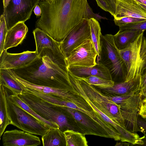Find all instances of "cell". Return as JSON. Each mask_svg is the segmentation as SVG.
<instances>
[{
	"mask_svg": "<svg viewBox=\"0 0 146 146\" xmlns=\"http://www.w3.org/2000/svg\"><path fill=\"white\" fill-rule=\"evenodd\" d=\"M33 11L34 14L37 17L41 16V10L40 7L38 4L36 5Z\"/></svg>",
	"mask_w": 146,
	"mask_h": 146,
	"instance_id": "38",
	"label": "cell"
},
{
	"mask_svg": "<svg viewBox=\"0 0 146 146\" xmlns=\"http://www.w3.org/2000/svg\"><path fill=\"white\" fill-rule=\"evenodd\" d=\"M8 70L15 79L26 87L43 93L57 97L65 101L72 102L86 111L94 112L91 107L76 90L74 91L67 89L56 88L35 85L23 80Z\"/></svg>",
	"mask_w": 146,
	"mask_h": 146,
	"instance_id": "8",
	"label": "cell"
},
{
	"mask_svg": "<svg viewBox=\"0 0 146 146\" xmlns=\"http://www.w3.org/2000/svg\"><path fill=\"white\" fill-rule=\"evenodd\" d=\"M98 6L113 16L115 10V0H95Z\"/></svg>",
	"mask_w": 146,
	"mask_h": 146,
	"instance_id": "31",
	"label": "cell"
},
{
	"mask_svg": "<svg viewBox=\"0 0 146 146\" xmlns=\"http://www.w3.org/2000/svg\"><path fill=\"white\" fill-rule=\"evenodd\" d=\"M142 47L146 54V38L144 37L142 45Z\"/></svg>",
	"mask_w": 146,
	"mask_h": 146,
	"instance_id": "40",
	"label": "cell"
},
{
	"mask_svg": "<svg viewBox=\"0 0 146 146\" xmlns=\"http://www.w3.org/2000/svg\"><path fill=\"white\" fill-rule=\"evenodd\" d=\"M41 139L44 146H66L64 132L59 128H49Z\"/></svg>",
	"mask_w": 146,
	"mask_h": 146,
	"instance_id": "22",
	"label": "cell"
},
{
	"mask_svg": "<svg viewBox=\"0 0 146 146\" xmlns=\"http://www.w3.org/2000/svg\"><path fill=\"white\" fill-rule=\"evenodd\" d=\"M87 0H41L40 17L36 27L61 42L68 32L84 17Z\"/></svg>",
	"mask_w": 146,
	"mask_h": 146,
	"instance_id": "1",
	"label": "cell"
},
{
	"mask_svg": "<svg viewBox=\"0 0 146 146\" xmlns=\"http://www.w3.org/2000/svg\"><path fill=\"white\" fill-rule=\"evenodd\" d=\"M130 144L128 142L121 141L120 142H117L115 146H129Z\"/></svg>",
	"mask_w": 146,
	"mask_h": 146,
	"instance_id": "39",
	"label": "cell"
},
{
	"mask_svg": "<svg viewBox=\"0 0 146 146\" xmlns=\"http://www.w3.org/2000/svg\"><path fill=\"white\" fill-rule=\"evenodd\" d=\"M84 18H86L88 19L94 18L100 21H101V19H107L105 17H102L99 15L98 14L94 13L93 12L92 9L89 6L88 2L86 4V9Z\"/></svg>",
	"mask_w": 146,
	"mask_h": 146,
	"instance_id": "35",
	"label": "cell"
},
{
	"mask_svg": "<svg viewBox=\"0 0 146 146\" xmlns=\"http://www.w3.org/2000/svg\"><path fill=\"white\" fill-rule=\"evenodd\" d=\"M119 27V31H145L146 30V20L128 23Z\"/></svg>",
	"mask_w": 146,
	"mask_h": 146,
	"instance_id": "33",
	"label": "cell"
},
{
	"mask_svg": "<svg viewBox=\"0 0 146 146\" xmlns=\"http://www.w3.org/2000/svg\"><path fill=\"white\" fill-rule=\"evenodd\" d=\"M67 69L68 72L77 78L93 76L108 80H112L109 70L100 63L89 67L69 66L67 67Z\"/></svg>",
	"mask_w": 146,
	"mask_h": 146,
	"instance_id": "20",
	"label": "cell"
},
{
	"mask_svg": "<svg viewBox=\"0 0 146 146\" xmlns=\"http://www.w3.org/2000/svg\"><path fill=\"white\" fill-rule=\"evenodd\" d=\"M9 97L15 105L25 110L46 126L49 128H59V126L57 123L46 120L38 114L30 107L23 102L18 95L12 94L9 95Z\"/></svg>",
	"mask_w": 146,
	"mask_h": 146,
	"instance_id": "26",
	"label": "cell"
},
{
	"mask_svg": "<svg viewBox=\"0 0 146 146\" xmlns=\"http://www.w3.org/2000/svg\"></svg>",
	"mask_w": 146,
	"mask_h": 146,
	"instance_id": "47",
	"label": "cell"
},
{
	"mask_svg": "<svg viewBox=\"0 0 146 146\" xmlns=\"http://www.w3.org/2000/svg\"><path fill=\"white\" fill-rule=\"evenodd\" d=\"M139 114L143 120L146 121V97H143L142 99Z\"/></svg>",
	"mask_w": 146,
	"mask_h": 146,
	"instance_id": "36",
	"label": "cell"
},
{
	"mask_svg": "<svg viewBox=\"0 0 146 146\" xmlns=\"http://www.w3.org/2000/svg\"><path fill=\"white\" fill-rule=\"evenodd\" d=\"M0 54L4 50V45L8 29L5 17L3 13L0 17Z\"/></svg>",
	"mask_w": 146,
	"mask_h": 146,
	"instance_id": "32",
	"label": "cell"
},
{
	"mask_svg": "<svg viewBox=\"0 0 146 146\" xmlns=\"http://www.w3.org/2000/svg\"><path fill=\"white\" fill-rule=\"evenodd\" d=\"M79 78L82 79L88 84L95 86L110 87L113 86L114 84L112 80L105 79L96 76H91Z\"/></svg>",
	"mask_w": 146,
	"mask_h": 146,
	"instance_id": "29",
	"label": "cell"
},
{
	"mask_svg": "<svg viewBox=\"0 0 146 146\" xmlns=\"http://www.w3.org/2000/svg\"><path fill=\"white\" fill-rule=\"evenodd\" d=\"M97 63H100L109 71L114 83L125 80L127 74L126 65L114 43L113 35L102 34L100 50Z\"/></svg>",
	"mask_w": 146,
	"mask_h": 146,
	"instance_id": "4",
	"label": "cell"
},
{
	"mask_svg": "<svg viewBox=\"0 0 146 146\" xmlns=\"http://www.w3.org/2000/svg\"><path fill=\"white\" fill-rule=\"evenodd\" d=\"M143 31H119L113 35L115 46L119 50L123 49L133 42Z\"/></svg>",
	"mask_w": 146,
	"mask_h": 146,
	"instance_id": "23",
	"label": "cell"
},
{
	"mask_svg": "<svg viewBox=\"0 0 146 146\" xmlns=\"http://www.w3.org/2000/svg\"><path fill=\"white\" fill-rule=\"evenodd\" d=\"M69 79L74 89L86 101L93 110L98 114L102 119L109 125L115 129L120 134L121 138L120 141L128 142L132 145L138 144L140 137L137 133L131 132L110 118L94 105L71 76L69 77Z\"/></svg>",
	"mask_w": 146,
	"mask_h": 146,
	"instance_id": "14",
	"label": "cell"
},
{
	"mask_svg": "<svg viewBox=\"0 0 146 146\" xmlns=\"http://www.w3.org/2000/svg\"><path fill=\"white\" fill-rule=\"evenodd\" d=\"M42 0H11L3 8L4 14L8 30L17 23L29 19L33 9Z\"/></svg>",
	"mask_w": 146,
	"mask_h": 146,
	"instance_id": "9",
	"label": "cell"
},
{
	"mask_svg": "<svg viewBox=\"0 0 146 146\" xmlns=\"http://www.w3.org/2000/svg\"><path fill=\"white\" fill-rule=\"evenodd\" d=\"M88 19L84 18L67 34L61 42L60 48L66 58L86 40L90 38Z\"/></svg>",
	"mask_w": 146,
	"mask_h": 146,
	"instance_id": "11",
	"label": "cell"
},
{
	"mask_svg": "<svg viewBox=\"0 0 146 146\" xmlns=\"http://www.w3.org/2000/svg\"><path fill=\"white\" fill-rule=\"evenodd\" d=\"M8 70L35 85L75 91L70 82L68 71L47 56H38L25 66Z\"/></svg>",
	"mask_w": 146,
	"mask_h": 146,
	"instance_id": "2",
	"label": "cell"
},
{
	"mask_svg": "<svg viewBox=\"0 0 146 146\" xmlns=\"http://www.w3.org/2000/svg\"><path fill=\"white\" fill-rule=\"evenodd\" d=\"M70 74L94 105L110 118L124 128L125 122L121 115L120 105L110 100L94 86L80 78Z\"/></svg>",
	"mask_w": 146,
	"mask_h": 146,
	"instance_id": "5",
	"label": "cell"
},
{
	"mask_svg": "<svg viewBox=\"0 0 146 146\" xmlns=\"http://www.w3.org/2000/svg\"><path fill=\"white\" fill-rule=\"evenodd\" d=\"M33 33L36 44L35 51L38 56H47L52 59L66 58L60 48L61 42L37 27Z\"/></svg>",
	"mask_w": 146,
	"mask_h": 146,
	"instance_id": "13",
	"label": "cell"
},
{
	"mask_svg": "<svg viewBox=\"0 0 146 146\" xmlns=\"http://www.w3.org/2000/svg\"><path fill=\"white\" fill-rule=\"evenodd\" d=\"M113 20L115 25L120 27L128 23L143 21L146 19L127 17L119 19H114Z\"/></svg>",
	"mask_w": 146,
	"mask_h": 146,
	"instance_id": "34",
	"label": "cell"
},
{
	"mask_svg": "<svg viewBox=\"0 0 146 146\" xmlns=\"http://www.w3.org/2000/svg\"><path fill=\"white\" fill-rule=\"evenodd\" d=\"M90 25V39L98 54L97 58L100 56V36L102 34L98 21L94 18L88 19Z\"/></svg>",
	"mask_w": 146,
	"mask_h": 146,
	"instance_id": "28",
	"label": "cell"
},
{
	"mask_svg": "<svg viewBox=\"0 0 146 146\" xmlns=\"http://www.w3.org/2000/svg\"><path fill=\"white\" fill-rule=\"evenodd\" d=\"M142 133H143L144 135L142 137H140V138L143 143V145L146 146V132H143Z\"/></svg>",
	"mask_w": 146,
	"mask_h": 146,
	"instance_id": "41",
	"label": "cell"
},
{
	"mask_svg": "<svg viewBox=\"0 0 146 146\" xmlns=\"http://www.w3.org/2000/svg\"><path fill=\"white\" fill-rule=\"evenodd\" d=\"M106 96L110 100L120 105L126 129L134 133L141 132L138 120L141 104L143 97L140 90L120 95Z\"/></svg>",
	"mask_w": 146,
	"mask_h": 146,
	"instance_id": "6",
	"label": "cell"
},
{
	"mask_svg": "<svg viewBox=\"0 0 146 146\" xmlns=\"http://www.w3.org/2000/svg\"><path fill=\"white\" fill-rule=\"evenodd\" d=\"M34 134L17 129L6 131L2 135L5 146H36L40 145V138Z\"/></svg>",
	"mask_w": 146,
	"mask_h": 146,
	"instance_id": "16",
	"label": "cell"
},
{
	"mask_svg": "<svg viewBox=\"0 0 146 146\" xmlns=\"http://www.w3.org/2000/svg\"><path fill=\"white\" fill-rule=\"evenodd\" d=\"M0 84L15 95H18L24 90L8 70L0 69Z\"/></svg>",
	"mask_w": 146,
	"mask_h": 146,
	"instance_id": "25",
	"label": "cell"
},
{
	"mask_svg": "<svg viewBox=\"0 0 146 146\" xmlns=\"http://www.w3.org/2000/svg\"><path fill=\"white\" fill-rule=\"evenodd\" d=\"M38 57L36 51L10 53L4 50L0 54V69L8 70L25 66Z\"/></svg>",
	"mask_w": 146,
	"mask_h": 146,
	"instance_id": "17",
	"label": "cell"
},
{
	"mask_svg": "<svg viewBox=\"0 0 146 146\" xmlns=\"http://www.w3.org/2000/svg\"><path fill=\"white\" fill-rule=\"evenodd\" d=\"M64 133L66 146H88L85 134L71 130L65 131Z\"/></svg>",
	"mask_w": 146,
	"mask_h": 146,
	"instance_id": "27",
	"label": "cell"
},
{
	"mask_svg": "<svg viewBox=\"0 0 146 146\" xmlns=\"http://www.w3.org/2000/svg\"><path fill=\"white\" fill-rule=\"evenodd\" d=\"M145 31L140 33L135 40L123 49L119 50L127 68L125 80L140 75L143 60L141 50Z\"/></svg>",
	"mask_w": 146,
	"mask_h": 146,
	"instance_id": "10",
	"label": "cell"
},
{
	"mask_svg": "<svg viewBox=\"0 0 146 146\" xmlns=\"http://www.w3.org/2000/svg\"><path fill=\"white\" fill-rule=\"evenodd\" d=\"M11 0H3V8H6L9 5Z\"/></svg>",
	"mask_w": 146,
	"mask_h": 146,
	"instance_id": "42",
	"label": "cell"
},
{
	"mask_svg": "<svg viewBox=\"0 0 146 146\" xmlns=\"http://www.w3.org/2000/svg\"><path fill=\"white\" fill-rule=\"evenodd\" d=\"M46 0L48 1V0Z\"/></svg>",
	"mask_w": 146,
	"mask_h": 146,
	"instance_id": "45",
	"label": "cell"
},
{
	"mask_svg": "<svg viewBox=\"0 0 146 146\" xmlns=\"http://www.w3.org/2000/svg\"><path fill=\"white\" fill-rule=\"evenodd\" d=\"M139 4H140L144 8L146 9V5L144 4H143L139 2H138Z\"/></svg>",
	"mask_w": 146,
	"mask_h": 146,
	"instance_id": "44",
	"label": "cell"
},
{
	"mask_svg": "<svg viewBox=\"0 0 146 146\" xmlns=\"http://www.w3.org/2000/svg\"><path fill=\"white\" fill-rule=\"evenodd\" d=\"M145 97H146V96H145Z\"/></svg>",
	"mask_w": 146,
	"mask_h": 146,
	"instance_id": "46",
	"label": "cell"
},
{
	"mask_svg": "<svg viewBox=\"0 0 146 146\" xmlns=\"http://www.w3.org/2000/svg\"><path fill=\"white\" fill-rule=\"evenodd\" d=\"M0 139L7 126L10 124L7 109V88L0 84Z\"/></svg>",
	"mask_w": 146,
	"mask_h": 146,
	"instance_id": "24",
	"label": "cell"
},
{
	"mask_svg": "<svg viewBox=\"0 0 146 146\" xmlns=\"http://www.w3.org/2000/svg\"><path fill=\"white\" fill-rule=\"evenodd\" d=\"M64 108L74 117L85 135L111 138L105 130L88 115L77 110L65 107Z\"/></svg>",
	"mask_w": 146,
	"mask_h": 146,
	"instance_id": "15",
	"label": "cell"
},
{
	"mask_svg": "<svg viewBox=\"0 0 146 146\" xmlns=\"http://www.w3.org/2000/svg\"><path fill=\"white\" fill-rule=\"evenodd\" d=\"M141 54L143 62L140 73L141 86L140 90L144 97L146 95V54L141 48Z\"/></svg>",
	"mask_w": 146,
	"mask_h": 146,
	"instance_id": "30",
	"label": "cell"
},
{
	"mask_svg": "<svg viewBox=\"0 0 146 146\" xmlns=\"http://www.w3.org/2000/svg\"><path fill=\"white\" fill-rule=\"evenodd\" d=\"M8 91L7 88L8 111L10 124L34 135L41 136L44 135L50 128L25 110L15 105L9 98Z\"/></svg>",
	"mask_w": 146,
	"mask_h": 146,
	"instance_id": "7",
	"label": "cell"
},
{
	"mask_svg": "<svg viewBox=\"0 0 146 146\" xmlns=\"http://www.w3.org/2000/svg\"><path fill=\"white\" fill-rule=\"evenodd\" d=\"M114 19L130 17L146 19V9L136 0H115Z\"/></svg>",
	"mask_w": 146,
	"mask_h": 146,
	"instance_id": "18",
	"label": "cell"
},
{
	"mask_svg": "<svg viewBox=\"0 0 146 146\" xmlns=\"http://www.w3.org/2000/svg\"><path fill=\"white\" fill-rule=\"evenodd\" d=\"M141 86V77L140 75L128 80L114 83L112 86H94L105 95L115 96L137 91L140 90Z\"/></svg>",
	"mask_w": 146,
	"mask_h": 146,
	"instance_id": "19",
	"label": "cell"
},
{
	"mask_svg": "<svg viewBox=\"0 0 146 146\" xmlns=\"http://www.w3.org/2000/svg\"><path fill=\"white\" fill-rule=\"evenodd\" d=\"M18 96L39 115L46 120L57 123L63 132L71 130L83 133L74 117L64 107L49 103L24 90Z\"/></svg>",
	"mask_w": 146,
	"mask_h": 146,
	"instance_id": "3",
	"label": "cell"
},
{
	"mask_svg": "<svg viewBox=\"0 0 146 146\" xmlns=\"http://www.w3.org/2000/svg\"><path fill=\"white\" fill-rule=\"evenodd\" d=\"M28 31V28L24 22H19L9 29L5 39L4 50L21 44Z\"/></svg>",
	"mask_w": 146,
	"mask_h": 146,
	"instance_id": "21",
	"label": "cell"
},
{
	"mask_svg": "<svg viewBox=\"0 0 146 146\" xmlns=\"http://www.w3.org/2000/svg\"><path fill=\"white\" fill-rule=\"evenodd\" d=\"M97 53L91 39H88L73 50L66 58L67 66H93L97 64Z\"/></svg>",
	"mask_w": 146,
	"mask_h": 146,
	"instance_id": "12",
	"label": "cell"
},
{
	"mask_svg": "<svg viewBox=\"0 0 146 146\" xmlns=\"http://www.w3.org/2000/svg\"><path fill=\"white\" fill-rule=\"evenodd\" d=\"M138 124L140 129L141 132H146V121L143 119L139 118L138 120Z\"/></svg>",
	"mask_w": 146,
	"mask_h": 146,
	"instance_id": "37",
	"label": "cell"
},
{
	"mask_svg": "<svg viewBox=\"0 0 146 146\" xmlns=\"http://www.w3.org/2000/svg\"><path fill=\"white\" fill-rule=\"evenodd\" d=\"M138 2L146 5V0H136Z\"/></svg>",
	"mask_w": 146,
	"mask_h": 146,
	"instance_id": "43",
	"label": "cell"
}]
</instances>
